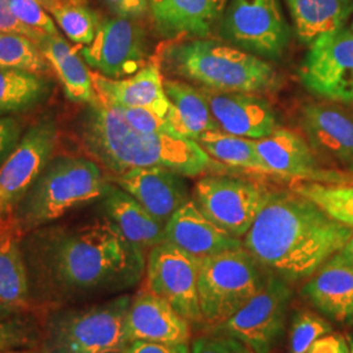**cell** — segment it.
I'll return each mask as SVG.
<instances>
[{
	"mask_svg": "<svg viewBox=\"0 0 353 353\" xmlns=\"http://www.w3.org/2000/svg\"><path fill=\"white\" fill-rule=\"evenodd\" d=\"M114 108L123 115V118L131 126L139 131L150 132V134H168V135L178 137L174 128L172 127L170 122L166 118L160 117L159 114L153 113L148 109L117 108V106H114Z\"/></svg>",
	"mask_w": 353,
	"mask_h": 353,
	"instance_id": "cell-37",
	"label": "cell"
},
{
	"mask_svg": "<svg viewBox=\"0 0 353 353\" xmlns=\"http://www.w3.org/2000/svg\"><path fill=\"white\" fill-rule=\"evenodd\" d=\"M290 299V284L271 275L263 290L224 323L208 330V334L234 338L255 353H271L283 335Z\"/></svg>",
	"mask_w": 353,
	"mask_h": 353,
	"instance_id": "cell-11",
	"label": "cell"
},
{
	"mask_svg": "<svg viewBox=\"0 0 353 353\" xmlns=\"http://www.w3.org/2000/svg\"><path fill=\"white\" fill-rule=\"evenodd\" d=\"M243 246L201 259L198 294L203 326L224 323L263 290L271 278Z\"/></svg>",
	"mask_w": 353,
	"mask_h": 353,
	"instance_id": "cell-7",
	"label": "cell"
},
{
	"mask_svg": "<svg viewBox=\"0 0 353 353\" xmlns=\"http://www.w3.org/2000/svg\"><path fill=\"white\" fill-rule=\"evenodd\" d=\"M307 92L330 101L353 103V32L351 28L323 34L309 45L299 70Z\"/></svg>",
	"mask_w": 353,
	"mask_h": 353,
	"instance_id": "cell-12",
	"label": "cell"
},
{
	"mask_svg": "<svg viewBox=\"0 0 353 353\" xmlns=\"http://www.w3.org/2000/svg\"><path fill=\"white\" fill-rule=\"evenodd\" d=\"M347 341H348V347H350V353H353V336H347Z\"/></svg>",
	"mask_w": 353,
	"mask_h": 353,
	"instance_id": "cell-46",
	"label": "cell"
},
{
	"mask_svg": "<svg viewBox=\"0 0 353 353\" xmlns=\"http://www.w3.org/2000/svg\"><path fill=\"white\" fill-rule=\"evenodd\" d=\"M105 216L143 252L164 242L165 225L125 190L112 186L103 198Z\"/></svg>",
	"mask_w": 353,
	"mask_h": 353,
	"instance_id": "cell-26",
	"label": "cell"
},
{
	"mask_svg": "<svg viewBox=\"0 0 353 353\" xmlns=\"http://www.w3.org/2000/svg\"><path fill=\"white\" fill-rule=\"evenodd\" d=\"M0 68L42 75L50 70V65L34 41L24 36L0 33Z\"/></svg>",
	"mask_w": 353,
	"mask_h": 353,
	"instance_id": "cell-33",
	"label": "cell"
},
{
	"mask_svg": "<svg viewBox=\"0 0 353 353\" xmlns=\"http://www.w3.org/2000/svg\"><path fill=\"white\" fill-rule=\"evenodd\" d=\"M23 137V130L19 121L11 117H0V166L8 159Z\"/></svg>",
	"mask_w": 353,
	"mask_h": 353,
	"instance_id": "cell-40",
	"label": "cell"
},
{
	"mask_svg": "<svg viewBox=\"0 0 353 353\" xmlns=\"http://www.w3.org/2000/svg\"><path fill=\"white\" fill-rule=\"evenodd\" d=\"M84 62L110 79H125L150 63L148 39L138 20L112 17L102 20L93 41L80 46Z\"/></svg>",
	"mask_w": 353,
	"mask_h": 353,
	"instance_id": "cell-14",
	"label": "cell"
},
{
	"mask_svg": "<svg viewBox=\"0 0 353 353\" xmlns=\"http://www.w3.org/2000/svg\"><path fill=\"white\" fill-rule=\"evenodd\" d=\"M341 252L353 265V234L350 241L347 242V245L343 248V250Z\"/></svg>",
	"mask_w": 353,
	"mask_h": 353,
	"instance_id": "cell-44",
	"label": "cell"
},
{
	"mask_svg": "<svg viewBox=\"0 0 353 353\" xmlns=\"http://www.w3.org/2000/svg\"><path fill=\"white\" fill-rule=\"evenodd\" d=\"M228 0H150L156 33L166 39L205 38L220 24Z\"/></svg>",
	"mask_w": 353,
	"mask_h": 353,
	"instance_id": "cell-18",
	"label": "cell"
},
{
	"mask_svg": "<svg viewBox=\"0 0 353 353\" xmlns=\"http://www.w3.org/2000/svg\"><path fill=\"white\" fill-rule=\"evenodd\" d=\"M110 189L96 161L72 156L51 159L19 204L10 227L23 237L79 207L103 199Z\"/></svg>",
	"mask_w": 353,
	"mask_h": 353,
	"instance_id": "cell-5",
	"label": "cell"
},
{
	"mask_svg": "<svg viewBox=\"0 0 353 353\" xmlns=\"http://www.w3.org/2000/svg\"><path fill=\"white\" fill-rule=\"evenodd\" d=\"M92 80L99 101L105 105L148 109L164 118L170 109L161 67L156 61L125 79H110L92 71Z\"/></svg>",
	"mask_w": 353,
	"mask_h": 353,
	"instance_id": "cell-19",
	"label": "cell"
},
{
	"mask_svg": "<svg viewBox=\"0 0 353 353\" xmlns=\"http://www.w3.org/2000/svg\"><path fill=\"white\" fill-rule=\"evenodd\" d=\"M0 33L24 36L34 41L36 43L46 37V34H43L42 32L36 30L24 24L21 20H19L8 8L7 0H0Z\"/></svg>",
	"mask_w": 353,
	"mask_h": 353,
	"instance_id": "cell-39",
	"label": "cell"
},
{
	"mask_svg": "<svg viewBox=\"0 0 353 353\" xmlns=\"http://www.w3.org/2000/svg\"><path fill=\"white\" fill-rule=\"evenodd\" d=\"M352 228L330 217L292 190L270 191L242 246L270 274L292 284L312 278L352 237Z\"/></svg>",
	"mask_w": 353,
	"mask_h": 353,
	"instance_id": "cell-2",
	"label": "cell"
},
{
	"mask_svg": "<svg viewBox=\"0 0 353 353\" xmlns=\"http://www.w3.org/2000/svg\"><path fill=\"white\" fill-rule=\"evenodd\" d=\"M54 74L59 79L64 94L76 103L99 101L96 89L80 49L74 48L63 36H46L37 43Z\"/></svg>",
	"mask_w": 353,
	"mask_h": 353,
	"instance_id": "cell-25",
	"label": "cell"
},
{
	"mask_svg": "<svg viewBox=\"0 0 353 353\" xmlns=\"http://www.w3.org/2000/svg\"><path fill=\"white\" fill-rule=\"evenodd\" d=\"M300 123L314 153L353 166V117L327 103H307L301 110Z\"/></svg>",
	"mask_w": 353,
	"mask_h": 353,
	"instance_id": "cell-22",
	"label": "cell"
},
{
	"mask_svg": "<svg viewBox=\"0 0 353 353\" xmlns=\"http://www.w3.org/2000/svg\"><path fill=\"white\" fill-rule=\"evenodd\" d=\"M127 336L130 343L189 344L191 327L170 303L147 288L132 296L127 312Z\"/></svg>",
	"mask_w": 353,
	"mask_h": 353,
	"instance_id": "cell-20",
	"label": "cell"
},
{
	"mask_svg": "<svg viewBox=\"0 0 353 353\" xmlns=\"http://www.w3.org/2000/svg\"><path fill=\"white\" fill-rule=\"evenodd\" d=\"M195 141L216 161L259 174L272 176L271 169L259 156L252 139L236 137L219 130L208 131Z\"/></svg>",
	"mask_w": 353,
	"mask_h": 353,
	"instance_id": "cell-29",
	"label": "cell"
},
{
	"mask_svg": "<svg viewBox=\"0 0 353 353\" xmlns=\"http://www.w3.org/2000/svg\"><path fill=\"white\" fill-rule=\"evenodd\" d=\"M303 296L328 319L353 323V265L341 252L318 268L303 287Z\"/></svg>",
	"mask_w": 353,
	"mask_h": 353,
	"instance_id": "cell-23",
	"label": "cell"
},
{
	"mask_svg": "<svg viewBox=\"0 0 353 353\" xmlns=\"http://www.w3.org/2000/svg\"><path fill=\"white\" fill-rule=\"evenodd\" d=\"M32 306L54 310L138 285L144 252L105 216L80 225H45L21 237Z\"/></svg>",
	"mask_w": 353,
	"mask_h": 353,
	"instance_id": "cell-1",
	"label": "cell"
},
{
	"mask_svg": "<svg viewBox=\"0 0 353 353\" xmlns=\"http://www.w3.org/2000/svg\"><path fill=\"white\" fill-rule=\"evenodd\" d=\"M114 182L164 225L191 199L183 176L163 166L135 168L115 176Z\"/></svg>",
	"mask_w": 353,
	"mask_h": 353,
	"instance_id": "cell-17",
	"label": "cell"
},
{
	"mask_svg": "<svg viewBox=\"0 0 353 353\" xmlns=\"http://www.w3.org/2000/svg\"><path fill=\"white\" fill-rule=\"evenodd\" d=\"M299 39L312 45L316 38L345 26L353 0H285Z\"/></svg>",
	"mask_w": 353,
	"mask_h": 353,
	"instance_id": "cell-28",
	"label": "cell"
},
{
	"mask_svg": "<svg viewBox=\"0 0 353 353\" xmlns=\"http://www.w3.org/2000/svg\"><path fill=\"white\" fill-rule=\"evenodd\" d=\"M190 353H255L249 345L225 335L208 334L191 343Z\"/></svg>",
	"mask_w": 353,
	"mask_h": 353,
	"instance_id": "cell-38",
	"label": "cell"
},
{
	"mask_svg": "<svg viewBox=\"0 0 353 353\" xmlns=\"http://www.w3.org/2000/svg\"><path fill=\"white\" fill-rule=\"evenodd\" d=\"M164 88L170 101L166 119L178 137L196 140L208 131L220 130L199 88L170 79H164Z\"/></svg>",
	"mask_w": 353,
	"mask_h": 353,
	"instance_id": "cell-27",
	"label": "cell"
},
{
	"mask_svg": "<svg viewBox=\"0 0 353 353\" xmlns=\"http://www.w3.org/2000/svg\"><path fill=\"white\" fill-rule=\"evenodd\" d=\"M332 327L322 316L301 310L293 316L290 331V352L305 353L319 338L331 334Z\"/></svg>",
	"mask_w": 353,
	"mask_h": 353,
	"instance_id": "cell-35",
	"label": "cell"
},
{
	"mask_svg": "<svg viewBox=\"0 0 353 353\" xmlns=\"http://www.w3.org/2000/svg\"><path fill=\"white\" fill-rule=\"evenodd\" d=\"M351 29H352V32H353V21H352V26H351Z\"/></svg>",
	"mask_w": 353,
	"mask_h": 353,
	"instance_id": "cell-48",
	"label": "cell"
},
{
	"mask_svg": "<svg viewBox=\"0 0 353 353\" xmlns=\"http://www.w3.org/2000/svg\"><path fill=\"white\" fill-rule=\"evenodd\" d=\"M30 303V287L21 236L12 227L0 229V319L23 316Z\"/></svg>",
	"mask_w": 353,
	"mask_h": 353,
	"instance_id": "cell-24",
	"label": "cell"
},
{
	"mask_svg": "<svg viewBox=\"0 0 353 353\" xmlns=\"http://www.w3.org/2000/svg\"><path fill=\"white\" fill-rule=\"evenodd\" d=\"M305 353H350V347L347 338L331 332L314 341Z\"/></svg>",
	"mask_w": 353,
	"mask_h": 353,
	"instance_id": "cell-43",
	"label": "cell"
},
{
	"mask_svg": "<svg viewBox=\"0 0 353 353\" xmlns=\"http://www.w3.org/2000/svg\"><path fill=\"white\" fill-rule=\"evenodd\" d=\"M65 37L79 46L89 45L101 19L89 0H38Z\"/></svg>",
	"mask_w": 353,
	"mask_h": 353,
	"instance_id": "cell-31",
	"label": "cell"
},
{
	"mask_svg": "<svg viewBox=\"0 0 353 353\" xmlns=\"http://www.w3.org/2000/svg\"><path fill=\"white\" fill-rule=\"evenodd\" d=\"M109 11L117 17L139 20L150 10V0H102Z\"/></svg>",
	"mask_w": 353,
	"mask_h": 353,
	"instance_id": "cell-41",
	"label": "cell"
},
{
	"mask_svg": "<svg viewBox=\"0 0 353 353\" xmlns=\"http://www.w3.org/2000/svg\"><path fill=\"white\" fill-rule=\"evenodd\" d=\"M161 63L174 75L220 92L261 94L279 80L274 67L258 55L205 38L169 45Z\"/></svg>",
	"mask_w": 353,
	"mask_h": 353,
	"instance_id": "cell-4",
	"label": "cell"
},
{
	"mask_svg": "<svg viewBox=\"0 0 353 353\" xmlns=\"http://www.w3.org/2000/svg\"><path fill=\"white\" fill-rule=\"evenodd\" d=\"M80 139L89 156L115 176L135 168L163 166L196 176L214 168V159L195 140L139 131L114 106L100 101L89 105Z\"/></svg>",
	"mask_w": 353,
	"mask_h": 353,
	"instance_id": "cell-3",
	"label": "cell"
},
{
	"mask_svg": "<svg viewBox=\"0 0 353 353\" xmlns=\"http://www.w3.org/2000/svg\"><path fill=\"white\" fill-rule=\"evenodd\" d=\"M270 191L263 185L236 176H205L194 188L203 214L236 239H243L263 208Z\"/></svg>",
	"mask_w": 353,
	"mask_h": 353,
	"instance_id": "cell-10",
	"label": "cell"
},
{
	"mask_svg": "<svg viewBox=\"0 0 353 353\" xmlns=\"http://www.w3.org/2000/svg\"><path fill=\"white\" fill-rule=\"evenodd\" d=\"M58 141L55 121L42 119L26 131L0 166V229L11 225L19 204L50 163Z\"/></svg>",
	"mask_w": 353,
	"mask_h": 353,
	"instance_id": "cell-8",
	"label": "cell"
},
{
	"mask_svg": "<svg viewBox=\"0 0 353 353\" xmlns=\"http://www.w3.org/2000/svg\"><path fill=\"white\" fill-rule=\"evenodd\" d=\"M350 172H352V173H353V166H352V168H351V169H350Z\"/></svg>",
	"mask_w": 353,
	"mask_h": 353,
	"instance_id": "cell-47",
	"label": "cell"
},
{
	"mask_svg": "<svg viewBox=\"0 0 353 353\" xmlns=\"http://www.w3.org/2000/svg\"><path fill=\"white\" fill-rule=\"evenodd\" d=\"M220 36L254 55L280 58L290 30L279 0H230L220 21Z\"/></svg>",
	"mask_w": 353,
	"mask_h": 353,
	"instance_id": "cell-9",
	"label": "cell"
},
{
	"mask_svg": "<svg viewBox=\"0 0 353 353\" xmlns=\"http://www.w3.org/2000/svg\"><path fill=\"white\" fill-rule=\"evenodd\" d=\"M254 141L272 176L292 181L353 185L352 172L345 173L322 168L307 140L288 128L279 127L270 137Z\"/></svg>",
	"mask_w": 353,
	"mask_h": 353,
	"instance_id": "cell-15",
	"label": "cell"
},
{
	"mask_svg": "<svg viewBox=\"0 0 353 353\" xmlns=\"http://www.w3.org/2000/svg\"><path fill=\"white\" fill-rule=\"evenodd\" d=\"M132 296L50 310L41 327V353H123L130 344L127 312Z\"/></svg>",
	"mask_w": 353,
	"mask_h": 353,
	"instance_id": "cell-6",
	"label": "cell"
},
{
	"mask_svg": "<svg viewBox=\"0 0 353 353\" xmlns=\"http://www.w3.org/2000/svg\"><path fill=\"white\" fill-rule=\"evenodd\" d=\"M50 92L49 83L34 72L0 68V117L21 113L43 101Z\"/></svg>",
	"mask_w": 353,
	"mask_h": 353,
	"instance_id": "cell-30",
	"label": "cell"
},
{
	"mask_svg": "<svg viewBox=\"0 0 353 353\" xmlns=\"http://www.w3.org/2000/svg\"><path fill=\"white\" fill-rule=\"evenodd\" d=\"M201 259L173 243L152 248L145 263L147 288L170 303L190 325L203 326L198 294Z\"/></svg>",
	"mask_w": 353,
	"mask_h": 353,
	"instance_id": "cell-13",
	"label": "cell"
},
{
	"mask_svg": "<svg viewBox=\"0 0 353 353\" xmlns=\"http://www.w3.org/2000/svg\"><path fill=\"white\" fill-rule=\"evenodd\" d=\"M205 101L221 131L248 139L270 137L279 128L278 118L268 102L254 93L220 92L202 88Z\"/></svg>",
	"mask_w": 353,
	"mask_h": 353,
	"instance_id": "cell-16",
	"label": "cell"
},
{
	"mask_svg": "<svg viewBox=\"0 0 353 353\" xmlns=\"http://www.w3.org/2000/svg\"><path fill=\"white\" fill-rule=\"evenodd\" d=\"M41 339V327L23 316L0 319V353L19 348H36Z\"/></svg>",
	"mask_w": 353,
	"mask_h": 353,
	"instance_id": "cell-34",
	"label": "cell"
},
{
	"mask_svg": "<svg viewBox=\"0 0 353 353\" xmlns=\"http://www.w3.org/2000/svg\"><path fill=\"white\" fill-rule=\"evenodd\" d=\"M290 190L316 203L330 217L353 229V185L292 181Z\"/></svg>",
	"mask_w": 353,
	"mask_h": 353,
	"instance_id": "cell-32",
	"label": "cell"
},
{
	"mask_svg": "<svg viewBox=\"0 0 353 353\" xmlns=\"http://www.w3.org/2000/svg\"><path fill=\"white\" fill-rule=\"evenodd\" d=\"M203 259L242 248V241L210 220L194 199L178 208L165 224V240Z\"/></svg>",
	"mask_w": 353,
	"mask_h": 353,
	"instance_id": "cell-21",
	"label": "cell"
},
{
	"mask_svg": "<svg viewBox=\"0 0 353 353\" xmlns=\"http://www.w3.org/2000/svg\"><path fill=\"white\" fill-rule=\"evenodd\" d=\"M1 353H41L39 350L36 348H19V350H11V351H6Z\"/></svg>",
	"mask_w": 353,
	"mask_h": 353,
	"instance_id": "cell-45",
	"label": "cell"
},
{
	"mask_svg": "<svg viewBox=\"0 0 353 353\" xmlns=\"http://www.w3.org/2000/svg\"><path fill=\"white\" fill-rule=\"evenodd\" d=\"M123 353H190L189 344L137 341L130 343Z\"/></svg>",
	"mask_w": 353,
	"mask_h": 353,
	"instance_id": "cell-42",
	"label": "cell"
},
{
	"mask_svg": "<svg viewBox=\"0 0 353 353\" xmlns=\"http://www.w3.org/2000/svg\"><path fill=\"white\" fill-rule=\"evenodd\" d=\"M7 4L11 12L26 26L42 32L46 36L62 34L61 29L38 0H7Z\"/></svg>",
	"mask_w": 353,
	"mask_h": 353,
	"instance_id": "cell-36",
	"label": "cell"
}]
</instances>
